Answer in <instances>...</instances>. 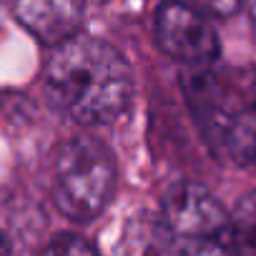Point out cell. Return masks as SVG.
<instances>
[{
	"mask_svg": "<svg viewBox=\"0 0 256 256\" xmlns=\"http://www.w3.org/2000/svg\"><path fill=\"white\" fill-rule=\"evenodd\" d=\"M46 83L56 106L78 123H108L134 96V73L126 58L110 43L80 33L53 46Z\"/></svg>",
	"mask_w": 256,
	"mask_h": 256,
	"instance_id": "1",
	"label": "cell"
},
{
	"mask_svg": "<svg viewBox=\"0 0 256 256\" xmlns=\"http://www.w3.org/2000/svg\"><path fill=\"white\" fill-rule=\"evenodd\" d=\"M184 90L198 131L221 158L251 164L256 156V76L244 70H194Z\"/></svg>",
	"mask_w": 256,
	"mask_h": 256,
	"instance_id": "2",
	"label": "cell"
},
{
	"mask_svg": "<svg viewBox=\"0 0 256 256\" xmlns=\"http://www.w3.org/2000/svg\"><path fill=\"white\" fill-rule=\"evenodd\" d=\"M118 168L113 154L93 138H70L53 166V201L78 224L93 221L113 198Z\"/></svg>",
	"mask_w": 256,
	"mask_h": 256,
	"instance_id": "3",
	"label": "cell"
},
{
	"mask_svg": "<svg viewBox=\"0 0 256 256\" xmlns=\"http://www.w3.org/2000/svg\"><path fill=\"white\" fill-rule=\"evenodd\" d=\"M156 40L171 58L186 66H211L221 43L214 26L181 0H166L156 10Z\"/></svg>",
	"mask_w": 256,
	"mask_h": 256,
	"instance_id": "4",
	"label": "cell"
},
{
	"mask_svg": "<svg viewBox=\"0 0 256 256\" xmlns=\"http://www.w3.org/2000/svg\"><path fill=\"white\" fill-rule=\"evenodd\" d=\"M161 216L171 234L186 241L221 236L231 221L221 201L196 181H176L161 198Z\"/></svg>",
	"mask_w": 256,
	"mask_h": 256,
	"instance_id": "5",
	"label": "cell"
},
{
	"mask_svg": "<svg viewBox=\"0 0 256 256\" xmlns=\"http://www.w3.org/2000/svg\"><path fill=\"white\" fill-rule=\"evenodd\" d=\"M86 0H18V23L46 46H60L80 28Z\"/></svg>",
	"mask_w": 256,
	"mask_h": 256,
	"instance_id": "6",
	"label": "cell"
},
{
	"mask_svg": "<svg viewBox=\"0 0 256 256\" xmlns=\"http://www.w3.org/2000/svg\"><path fill=\"white\" fill-rule=\"evenodd\" d=\"M40 256H98V251L88 238H83L78 234H63V236L53 238L43 248Z\"/></svg>",
	"mask_w": 256,
	"mask_h": 256,
	"instance_id": "7",
	"label": "cell"
},
{
	"mask_svg": "<svg viewBox=\"0 0 256 256\" xmlns=\"http://www.w3.org/2000/svg\"><path fill=\"white\" fill-rule=\"evenodd\" d=\"M188 251L186 256H234L228 241H226V231L221 236L214 238H201V241H188Z\"/></svg>",
	"mask_w": 256,
	"mask_h": 256,
	"instance_id": "8",
	"label": "cell"
},
{
	"mask_svg": "<svg viewBox=\"0 0 256 256\" xmlns=\"http://www.w3.org/2000/svg\"><path fill=\"white\" fill-rule=\"evenodd\" d=\"M194 3H196L198 8H204L206 13H211V16L228 18V16H234V13L241 8L244 0H194Z\"/></svg>",
	"mask_w": 256,
	"mask_h": 256,
	"instance_id": "9",
	"label": "cell"
},
{
	"mask_svg": "<svg viewBox=\"0 0 256 256\" xmlns=\"http://www.w3.org/2000/svg\"><path fill=\"white\" fill-rule=\"evenodd\" d=\"M0 256H8V244H6L3 234H0Z\"/></svg>",
	"mask_w": 256,
	"mask_h": 256,
	"instance_id": "10",
	"label": "cell"
},
{
	"mask_svg": "<svg viewBox=\"0 0 256 256\" xmlns=\"http://www.w3.org/2000/svg\"><path fill=\"white\" fill-rule=\"evenodd\" d=\"M248 8H251V16H254V20H256V0H248Z\"/></svg>",
	"mask_w": 256,
	"mask_h": 256,
	"instance_id": "11",
	"label": "cell"
},
{
	"mask_svg": "<svg viewBox=\"0 0 256 256\" xmlns=\"http://www.w3.org/2000/svg\"><path fill=\"white\" fill-rule=\"evenodd\" d=\"M90 3H106V0H90Z\"/></svg>",
	"mask_w": 256,
	"mask_h": 256,
	"instance_id": "12",
	"label": "cell"
},
{
	"mask_svg": "<svg viewBox=\"0 0 256 256\" xmlns=\"http://www.w3.org/2000/svg\"><path fill=\"white\" fill-rule=\"evenodd\" d=\"M251 201H254V208H256V196H254V198H251Z\"/></svg>",
	"mask_w": 256,
	"mask_h": 256,
	"instance_id": "13",
	"label": "cell"
},
{
	"mask_svg": "<svg viewBox=\"0 0 256 256\" xmlns=\"http://www.w3.org/2000/svg\"><path fill=\"white\" fill-rule=\"evenodd\" d=\"M251 164H256V156H254V161H251Z\"/></svg>",
	"mask_w": 256,
	"mask_h": 256,
	"instance_id": "14",
	"label": "cell"
}]
</instances>
